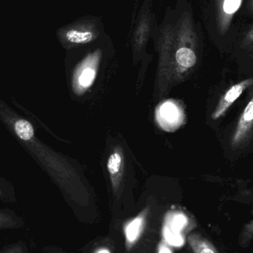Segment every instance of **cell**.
I'll use <instances>...</instances> for the list:
<instances>
[{
	"mask_svg": "<svg viewBox=\"0 0 253 253\" xmlns=\"http://www.w3.org/2000/svg\"><path fill=\"white\" fill-rule=\"evenodd\" d=\"M101 55L99 52L88 55L76 66L73 73L72 89L77 96H82L92 87L98 75Z\"/></svg>",
	"mask_w": 253,
	"mask_h": 253,
	"instance_id": "obj_1",
	"label": "cell"
},
{
	"mask_svg": "<svg viewBox=\"0 0 253 253\" xmlns=\"http://www.w3.org/2000/svg\"><path fill=\"white\" fill-rule=\"evenodd\" d=\"M56 34L59 42L65 47L89 44L97 37L92 29L83 26L81 22H77L67 24L58 28Z\"/></svg>",
	"mask_w": 253,
	"mask_h": 253,
	"instance_id": "obj_2",
	"label": "cell"
},
{
	"mask_svg": "<svg viewBox=\"0 0 253 253\" xmlns=\"http://www.w3.org/2000/svg\"><path fill=\"white\" fill-rule=\"evenodd\" d=\"M155 117L157 124L162 129L171 132L178 129L183 124L184 111L178 102L166 100L157 107Z\"/></svg>",
	"mask_w": 253,
	"mask_h": 253,
	"instance_id": "obj_3",
	"label": "cell"
},
{
	"mask_svg": "<svg viewBox=\"0 0 253 253\" xmlns=\"http://www.w3.org/2000/svg\"><path fill=\"white\" fill-rule=\"evenodd\" d=\"M150 208H147L141 211L133 219L128 221L124 226L126 248L128 251H131L138 243L147 227V217Z\"/></svg>",
	"mask_w": 253,
	"mask_h": 253,
	"instance_id": "obj_4",
	"label": "cell"
},
{
	"mask_svg": "<svg viewBox=\"0 0 253 253\" xmlns=\"http://www.w3.org/2000/svg\"><path fill=\"white\" fill-rule=\"evenodd\" d=\"M253 84L252 79L244 80L237 84L232 86L221 98L218 106L215 108V111L212 114V120H216L222 117L226 114L229 108L233 103L240 97L241 95Z\"/></svg>",
	"mask_w": 253,
	"mask_h": 253,
	"instance_id": "obj_5",
	"label": "cell"
},
{
	"mask_svg": "<svg viewBox=\"0 0 253 253\" xmlns=\"http://www.w3.org/2000/svg\"><path fill=\"white\" fill-rule=\"evenodd\" d=\"M107 169L111 178L113 190L114 193H117L120 189L124 172V156L120 147H115L108 156Z\"/></svg>",
	"mask_w": 253,
	"mask_h": 253,
	"instance_id": "obj_6",
	"label": "cell"
},
{
	"mask_svg": "<svg viewBox=\"0 0 253 253\" xmlns=\"http://www.w3.org/2000/svg\"><path fill=\"white\" fill-rule=\"evenodd\" d=\"M253 120V99H251L247 106L245 107V110L239 119L237 127H236L233 136V140H232L233 146L239 145L241 143L245 141L247 138H248V135L251 134V130H252Z\"/></svg>",
	"mask_w": 253,
	"mask_h": 253,
	"instance_id": "obj_7",
	"label": "cell"
},
{
	"mask_svg": "<svg viewBox=\"0 0 253 253\" xmlns=\"http://www.w3.org/2000/svg\"><path fill=\"white\" fill-rule=\"evenodd\" d=\"M188 242L194 253H218L213 244L199 234L188 236Z\"/></svg>",
	"mask_w": 253,
	"mask_h": 253,
	"instance_id": "obj_8",
	"label": "cell"
},
{
	"mask_svg": "<svg viewBox=\"0 0 253 253\" xmlns=\"http://www.w3.org/2000/svg\"><path fill=\"white\" fill-rule=\"evenodd\" d=\"M15 133L22 141H30L34 135V129L32 125L25 120H18L13 126Z\"/></svg>",
	"mask_w": 253,
	"mask_h": 253,
	"instance_id": "obj_9",
	"label": "cell"
},
{
	"mask_svg": "<svg viewBox=\"0 0 253 253\" xmlns=\"http://www.w3.org/2000/svg\"><path fill=\"white\" fill-rule=\"evenodd\" d=\"M171 218V227L174 229L172 233H178L181 230H183L185 226L187 225V218L185 215L181 212H177L172 215H169ZM170 231V230H169Z\"/></svg>",
	"mask_w": 253,
	"mask_h": 253,
	"instance_id": "obj_10",
	"label": "cell"
},
{
	"mask_svg": "<svg viewBox=\"0 0 253 253\" xmlns=\"http://www.w3.org/2000/svg\"><path fill=\"white\" fill-rule=\"evenodd\" d=\"M242 0H224V8L225 13L228 14H233L235 12L237 11L238 9L240 7Z\"/></svg>",
	"mask_w": 253,
	"mask_h": 253,
	"instance_id": "obj_11",
	"label": "cell"
},
{
	"mask_svg": "<svg viewBox=\"0 0 253 253\" xmlns=\"http://www.w3.org/2000/svg\"><path fill=\"white\" fill-rule=\"evenodd\" d=\"M16 225V221L7 214L0 212V228L12 227Z\"/></svg>",
	"mask_w": 253,
	"mask_h": 253,
	"instance_id": "obj_12",
	"label": "cell"
},
{
	"mask_svg": "<svg viewBox=\"0 0 253 253\" xmlns=\"http://www.w3.org/2000/svg\"><path fill=\"white\" fill-rule=\"evenodd\" d=\"M2 253H23V249L22 247L16 245V246L10 248L7 251H4Z\"/></svg>",
	"mask_w": 253,
	"mask_h": 253,
	"instance_id": "obj_13",
	"label": "cell"
},
{
	"mask_svg": "<svg viewBox=\"0 0 253 253\" xmlns=\"http://www.w3.org/2000/svg\"><path fill=\"white\" fill-rule=\"evenodd\" d=\"M158 253H172V252L167 246L162 245L159 247Z\"/></svg>",
	"mask_w": 253,
	"mask_h": 253,
	"instance_id": "obj_14",
	"label": "cell"
},
{
	"mask_svg": "<svg viewBox=\"0 0 253 253\" xmlns=\"http://www.w3.org/2000/svg\"><path fill=\"white\" fill-rule=\"evenodd\" d=\"M95 253H110V251L107 248H100L98 251H96Z\"/></svg>",
	"mask_w": 253,
	"mask_h": 253,
	"instance_id": "obj_15",
	"label": "cell"
},
{
	"mask_svg": "<svg viewBox=\"0 0 253 253\" xmlns=\"http://www.w3.org/2000/svg\"><path fill=\"white\" fill-rule=\"evenodd\" d=\"M1 190H0V196H1Z\"/></svg>",
	"mask_w": 253,
	"mask_h": 253,
	"instance_id": "obj_16",
	"label": "cell"
}]
</instances>
